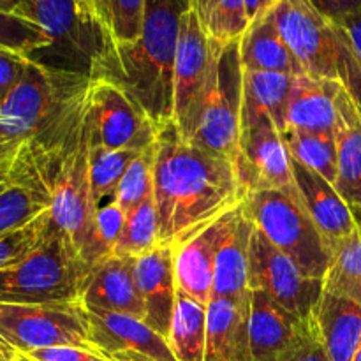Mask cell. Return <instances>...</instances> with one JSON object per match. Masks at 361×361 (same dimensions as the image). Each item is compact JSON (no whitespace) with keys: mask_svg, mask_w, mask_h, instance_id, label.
<instances>
[{"mask_svg":"<svg viewBox=\"0 0 361 361\" xmlns=\"http://www.w3.org/2000/svg\"><path fill=\"white\" fill-rule=\"evenodd\" d=\"M245 197L235 162L182 140L173 122L162 127L154 162L159 245H182Z\"/></svg>","mask_w":361,"mask_h":361,"instance_id":"1","label":"cell"},{"mask_svg":"<svg viewBox=\"0 0 361 361\" xmlns=\"http://www.w3.org/2000/svg\"><path fill=\"white\" fill-rule=\"evenodd\" d=\"M189 0H145L143 25L133 44L106 46L88 78L122 87L161 127L173 120V71Z\"/></svg>","mask_w":361,"mask_h":361,"instance_id":"2","label":"cell"},{"mask_svg":"<svg viewBox=\"0 0 361 361\" xmlns=\"http://www.w3.org/2000/svg\"><path fill=\"white\" fill-rule=\"evenodd\" d=\"M88 85V83H87ZM71 99L59 118L37 137V147L51 187V219L69 236L81 259L90 267L95 252V214L90 189V141L85 122V90Z\"/></svg>","mask_w":361,"mask_h":361,"instance_id":"3","label":"cell"},{"mask_svg":"<svg viewBox=\"0 0 361 361\" xmlns=\"http://www.w3.org/2000/svg\"><path fill=\"white\" fill-rule=\"evenodd\" d=\"M274 16L303 73L341 85L361 111V60L344 27L309 0H281Z\"/></svg>","mask_w":361,"mask_h":361,"instance_id":"4","label":"cell"},{"mask_svg":"<svg viewBox=\"0 0 361 361\" xmlns=\"http://www.w3.org/2000/svg\"><path fill=\"white\" fill-rule=\"evenodd\" d=\"M16 14L48 35V48L30 59L49 69L88 76L108 46V28L85 0H18Z\"/></svg>","mask_w":361,"mask_h":361,"instance_id":"5","label":"cell"},{"mask_svg":"<svg viewBox=\"0 0 361 361\" xmlns=\"http://www.w3.org/2000/svg\"><path fill=\"white\" fill-rule=\"evenodd\" d=\"M88 264L53 222L44 242L18 264L0 270V303L81 302Z\"/></svg>","mask_w":361,"mask_h":361,"instance_id":"6","label":"cell"},{"mask_svg":"<svg viewBox=\"0 0 361 361\" xmlns=\"http://www.w3.org/2000/svg\"><path fill=\"white\" fill-rule=\"evenodd\" d=\"M243 208L271 245L288 254L307 277L323 281L331 263V247L314 226L298 194L252 190L247 192Z\"/></svg>","mask_w":361,"mask_h":361,"instance_id":"7","label":"cell"},{"mask_svg":"<svg viewBox=\"0 0 361 361\" xmlns=\"http://www.w3.org/2000/svg\"><path fill=\"white\" fill-rule=\"evenodd\" d=\"M85 122L90 147L106 150L143 152L154 147L162 129L136 99L106 78H88Z\"/></svg>","mask_w":361,"mask_h":361,"instance_id":"8","label":"cell"},{"mask_svg":"<svg viewBox=\"0 0 361 361\" xmlns=\"http://www.w3.org/2000/svg\"><path fill=\"white\" fill-rule=\"evenodd\" d=\"M242 78L238 42L221 44L214 41V66L207 102L190 143L235 164L242 126Z\"/></svg>","mask_w":361,"mask_h":361,"instance_id":"9","label":"cell"},{"mask_svg":"<svg viewBox=\"0 0 361 361\" xmlns=\"http://www.w3.org/2000/svg\"><path fill=\"white\" fill-rule=\"evenodd\" d=\"M0 337L23 355L49 348L92 351L88 312L83 302L0 303Z\"/></svg>","mask_w":361,"mask_h":361,"instance_id":"10","label":"cell"},{"mask_svg":"<svg viewBox=\"0 0 361 361\" xmlns=\"http://www.w3.org/2000/svg\"><path fill=\"white\" fill-rule=\"evenodd\" d=\"M214 41L207 35L192 9L182 18L175 71H173V120L182 140L192 141L210 87Z\"/></svg>","mask_w":361,"mask_h":361,"instance_id":"11","label":"cell"},{"mask_svg":"<svg viewBox=\"0 0 361 361\" xmlns=\"http://www.w3.org/2000/svg\"><path fill=\"white\" fill-rule=\"evenodd\" d=\"M236 168L247 192L275 189L298 194L293 159L281 129L268 113L242 109Z\"/></svg>","mask_w":361,"mask_h":361,"instance_id":"12","label":"cell"},{"mask_svg":"<svg viewBox=\"0 0 361 361\" xmlns=\"http://www.w3.org/2000/svg\"><path fill=\"white\" fill-rule=\"evenodd\" d=\"M250 291H261L300 319H312L323 296L319 279H310L298 264L271 245L267 236L254 228L249 264Z\"/></svg>","mask_w":361,"mask_h":361,"instance_id":"13","label":"cell"},{"mask_svg":"<svg viewBox=\"0 0 361 361\" xmlns=\"http://www.w3.org/2000/svg\"><path fill=\"white\" fill-rule=\"evenodd\" d=\"M51 208V187L34 141L20 147L14 164L0 175V235Z\"/></svg>","mask_w":361,"mask_h":361,"instance_id":"14","label":"cell"},{"mask_svg":"<svg viewBox=\"0 0 361 361\" xmlns=\"http://www.w3.org/2000/svg\"><path fill=\"white\" fill-rule=\"evenodd\" d=\"M87 312L95 355L109 361H176L168 341L140 317L92 309Z\"/></svg>","mask_w":361,"mask_h":361,"instance_id":"15","label":"cell"},{"mask_svg":"<svg viewBox=\"0 0 361 361\" xmlns=\"http://www.w3.org/2000/svg\"><path fill=\"white\" fill-rule=\"evenodd\" d=\"M240 207L226 212L224 215L210 222L207 228L197 231L192 238L175 247L176 288L182 289L185 295L204 307L210 305L212 302L215 257H217L219 247L238 215Z\"/></svg>","mask_w":361,"mask_h":361,"instance_id":"16","label":"cell"},{"mask_svg":"<svg viewBox=\"0 0 361 361\" xmlns=\"http://www.w3.org/2000/svg\"><path fill=\"white\" fill-rule=\"evenodd\" d=\"M134 282L143 305V321L168 341L176 305L175 249L155 247L136 257Z\"/></svg>","mask_w":361,"mask_h":361,"instance_id":"17","label":"cell"},{"mask_svg":"<svg viewBox=\"0 0 361 361\" xmlns=\"http://www.w3.org/2000/svg\"><path fill=\"white\" fill-rule=\"evenodd\" d=\"M136 257L109 254L88 267L81 289L87 309L127 314L143 319V305L134 282Z\"/></svg>","mask_w":361,"mask_h":361,"instance_id":"18","label":"cell"},{"mask_svg":"<svg viewBox=\"0 0 361 361\" xmlns=\"http://www.w3.org/2000/svg\"><path fill=\"white\" fill-rule=\"evenodd\" d=\"M293 176L300 201L328 245L335 247L358 228V219L334 183L296 161H293Z\"/></svg>","mask_w":361,"mask_h":361,"instance_id":"19","label":"cell"},{"mask_svg":"<svg viewBox=\"0 0 361 361\" xmlns=\"http://www.w3.org/2000/svg\"><path fill=\"white\" fill-rule=\"evenodd\" d=\"M312 319H300L261 291L250 302V348L254 361H282L298 345Z\"/></svg>","mask_w":361,"mask_h":361,"instance_id":"20","label":"cell"},{"mask_svg":"<svg viewBox=\"0 0 361 361\" xmlns=\"http://www.w3.org/2000/svg\"><path fill=\"white\" fill-rule=\"evenodd\" d=\"M250 302L252 295L245 300H212L207 309L204 361H254Z\"/></svg>","mask_w":361,"mask_h":361,"instance_id":"21","label":"cell"},{"mask_svg":"<svg viewBox=\"0 0 361 361\" xmlns=\"http://www.w3.org/2000/svg\"><path fill=\"white\" fill-rule=\"evenodd\" d=\"M334 136L337 145L335 189L351 207L361 224V111L342 87L337 94Z\"/></svg>","mask_w":361,"mask_h":361,"instance_id":"22","label":"cell"},{"mask_svg":"<svg viewBox=\"0 0 361 361\" xmlns=\"http://www.w3.org/2000/svg\"><path fill=\"white\" fill-rule=\"evenodd\" d=\"M252 233L254 224L242 204L215 257L212 300H245L252 295L249 288Z\"/></svg>","mask_w":361,"mask_h":361,"instance_id":"23","label":"cell"},{"mask_svg":"<svg viewBox=\"0 0 361 361\" xmlns=\"http://www.w3.org/2000/svg\"><path fill=\"white\" fill-rule=\"evenodd\" d=\"M238 51L243 71L281 73L289 76L305 74L295 53L282 37L274 11L249 25L238 41Z\"/></svg>","mask_w":361,"mask_h":361,"instance_id":"24","label":"cell"},{"mask_svg":"<svg viewBox=\"0 0 361 361\" xmlns=\"http://www.w3.org/2000/svg\"><path fill=\"white\" fill-rule=\"evenodd\" d=\"M341 85L309 74L295 76L289 94L286 127L334 134Z\"/></svg>","mask_w":361,"mask_h":361,"instance_id":"25","label":"cell"},{"mask_svg":"<svg viewBox=\"0 0 361 361\" xmlns=\"http://www.w3.org/2000/svg\"><path fill=\"white\" fill-rule=\"evenodd\" d=\"M314 317L330 361H353L361 344V305L323 291Z\"/></svg>","mask_w":361,"mask_h":361,"instance_id":"26","label":"cell"},{"mask_svg":"<svg viewBox=\"0 0 361 361\" xmlns=\"http://www.w3.org/2000/svg\"><path fill=\"white\" fill-rule=\"evenodd\" d=\"M207 309L189 295L176 289L168 344L176 361H204L207 351Z\"/></svg>","mask_w":361,"mask_h":361,"instance_id":"27","label":"cell"},{"mask_svg":"<svg viewBox=\"0 0 361 361\" xmlns=\"http://www.w3.org/2000/svg\"><path fill=\"white\" fill-rule=\"evenodd\" d=\"M293 81L295 76L289 74L243 71L242 109L268 113L282 133L286 129V113Z\"/></svg>","mask_w":361,"mask_h":361,"instance_id":"28","label":"cell"},{"mask_svg":"<svg viewBox=\"0 0 361 361\" xmlns=\"http://www.w3.org/2000/svg\"><path fill=\"white\" fill-rule=\"evenodd\" d=\"M282 137L293 161L319 173L335 185L337 182V145L335 136L328 133L286 127Z\"/></svg>","mask_w":361,"mask_h":361,"instance_id":"29","label":"cell"},{"mask_svg":"<svg viewBox=\"0 0 361 361\" xmlns=\"http://www.w3.org/2000/svg\"><path fill=\"white\" fill-rule=\"evenodd\" d=\"M140 150H106L90 147V189L95 207L115 200L120 182Z\"/></svg>","mask_w":361,"mask_h":361,"instance_id":"30","label":"cell"},{"mask_svg":"<svg viewBox=\"0 0 361 361\" xmlns=\"http://www.w3.org/2000/svg\"><path fill=\"white\" fill-rule=\"evenodd\" d=\"M155 247H159V215L152 192L127 215L115 254L140 257L154 250Z\"/></svg>","mask_w":361,"mask_h":361,"instance_id":"31","label":"cell"},{"mask_svg":"<svg viewBox=\"0 0 361 361\" xmlns=\"http://www.w3.org/2000/svg\"><path fill=\"white\" fill-rule=\"evenodd\" d=\"M53 226L51 212L46 210L27 224L0 235V270L9 268L30 256L48 236Z\"/></svg>","mask_w":361,"mask_h":361,"instance_id":"32","label":"cell"},{"mask_svg":"<svg viewBox=\"0 0 361 361\" xmlns=\"http://www.w3.org/2000/svg\"><path fill=\"white\" fill-rule=\"evenodd\" d=\"M245 0H210L203 28L208 37L221 44L238 42L249 28Z\"/></svg>","mask_w":361,"mask_h":361,"instance_id":"33","label":"cell"},{"mask_svg":"<svg viewBox=\"0 0 361 361\" xmlns=\"http://www.w3.org/2000/svg\"><path fill=\"white\" fill-rule=\"evenodd\" d=\"M154 162L155 145L141 152L127 168L115 194L116 204L126 215H129L137 204L143 203L154 192Z\"/></svg>","mask_w":361,"mask_h":361,"instance_id":"34","label":"cell"},{"mask_svg":"<svg viewBox=\"0 0 361 361\" xmlns=\"http://www.w3.org/2000/svg\"><path fill=\"white\" fill-rule=\"evenodd\" d=\"M49 46L48 35L32 21L14 13L0 11V49L18 53L23 56H34Z\"/></svg>","mask_w":361,"mask_h":361,"instance_id":"35","label":"cell"},{"mask_svg":"<svg viewBox=\"0 0 361 361\" xmlns=\"http://www.w3.org/2000/svg\"><path fill=\"white\" fill-rule=\"evenodd\" d=\"M145 0H108V44H133L143 25Z\"/></svg>","mask_w":361,"mask_h":361,"instance_id":"36","label":"cell"},{"mask_svg":"<svg viewBox=\"0 0 361 361\" xmlns=\"http://www.w3.org/2000/svg\"><path fill=\"white\" fill-rule=\"evenodd\" d=\"M127 215L115 200L101 204L95 214V252L97 261L115 252L116 243L122 236Z\"/></svg>","mask_w":361,"mask_h":361,"instance_id":"37","label":"cell"},{"mask_svg":"<svg viewBox=\"0 0 361 361\" xmlns=\"http://www.w3.org/2000/svg\"><path fill=\"white\" fill-rule=\"evenodd\" d=\"M30 59L18 53L0 49V106L6 102L23 76Z\"/></svg>","mask_w":361,"mask_h":361,"instance_id":"38","label":"cell"},{"mask_svg":"<svg viewBox=\"0 0 361 361\" xmlns=\"http://www.w3.org/2000/svg\"><path fill=\"white\" fill-rule=\"evenodd\" d=\"M282 361H330L326 349L323 345V341H321L316 317H312V321L309 323V328H307L305 335L298 342V345Z\"/></svg>","mask_w":361,"mask_h":361,"instance_id":"39","label":"cell"},{"mask_svg":"<svg viewBox=\"0 0 361 361\" xmlns=\"http://www.w3.org/2000/svg\"><path fill=\"white\" fill-rule=\"evenodd\" d=\"M28 358L34 361H109L101 355L81 348H49L37 349V351L27 353Z\"/></svg>","mask_w":361,"mask_h":361,"instance_id":"40","label":"cell"},{"mask_svg":"<svg viewBox=\"0 0 361 361\" xmlns=\"http://www.w3.org/2000/svg\"><path fill=\"white\" fill-rule=\"evenodd\" d=\"M309 2L328 20L338 25L361 13V0H309Z\"/></svg>","mask_w":361,"mask_h":361,"instance_id":"41","label":"cell"},{"mask_svg":"<svg viewBox=\"0 0 361 361\" xmlns=\"http://www.w3.org/2000/svg\"><path fill=\"white\" fill-rule=\"evenodd\" d=\"M279 2H281V0H245L247 14H249L250 23L259 20V18L267 16L268 13H271Z\"/></svg>","mask_w":361,"mask_h":361,"instance_id":"42","label":"cell"},{"mask_svg":"<svg viewBox=\"0 0 361 361\" xmlns=\"http://www.w3.org/2000/svg\"><path fill=\"white\" fill-rule=\"evenodd\" d=\"M341 25L344 27V30L348 32L349 39H351L353 46H355L356 53H358V56L361 60V13L348 18V20L342 21Z\"/></svg>","mask_w":361,"mask_h":361,"instance_id":"43","label":"cell"},{"mask_svg":"<svg viewBox=\"0 0 361 361\" xmlns=\"http://www.w3.org/2000/svg\"><path fill=\"white\" fill-rule=\"evenodd\" d=\"M92 7L95 9V13L99 14L102 21H104L106 28H108V34H109V27H108V0H88Z\"/></svg>","mask_w":361,"mask_h":361,"instance_id":"44","label":"cell"},{"mask_svg":"<svg viewBox=\"0 0 361 361\" xmlns=\"http://www.w3.org/2000/svg\"><path fill=\"white\" fill-rule=\"evenodd\" d=\"M190 2V9L196 13V16L200 18L201 25L204 23V20H207V11H208V4H210V0H189Z\"/></svg>","mask_w":361,"mask_h":361,"instance_id":"45","label":"cell"},{"mask_svg":"<svg viewBox=\"0 0 361 361\" xmlns=\"http://www.w3.org/2000/svg\"><path fill=\"white\" fill-rule=\"evenodd\" d=\"M18 355H21V353L16 351V349H14L9 342L4 341V338L0 337V356L6 360H13V358H16Z\"/></svg>","mask_w":361,"mask_h":361,"instance_id":"46","label":"cell"},{"mask_svg":"<svg viewBox=\"0 0 361 361\" xmlns=\"http://www.w3.org/2000/svg\"><path fill=\"white\" fill-rule=\"evenodd\" d=\"M16 9H18V0H0V11L16 14Z\"/></svg>","mask_w":361,"mask_h":361,"instance_id":"47","label":"cell"},{"mask_svg":"<svg viewBox=\"0 0 361 361\" xmlns=\"http://www.w3.org/2000/svg\"><path fill=\"white\" fill-rule=\"evenodd\" d=\"M21 145H23V143H21ZM21 145H20V147H21ZM20 147H18V148H20ZM18 148H16V150H14V152H11V154L0 155V166H4V164H6V162H9L11 159L14 157V154H16V152H18Z\"/></svg>","mask_w":361,"mask_h":361,"instance_id":"48","label":"cell"},{"mask_svg":"<svg viewBox=\"0 0 361 361\" xmlns=\"http://www.w3.org/2000/svg\"><path fill=\"white\" fill-rule=\"evenodd\" d=\"M18 152H20V148H18ZM18 152H16V154H14V157H13V159H11V161H9V162H6V164H4V166H0V175H2V173H4V171H7V169H9V168H11V166H13V164H14V161H16V157H18Z\"/></svg>","mask_w":361,"mask_h":361,"instance_id":"49","label":"cell"},{"mask_svg":"<svg viewBox=\"0 0 361 361\" xmlns=\"http://www.w3.org/2000/svg\"><path fill=\"white\" fill-rule=\"evenodd\" d=\"M7 361H34L32 358H28L27 355H23V353H21V355H18L16 358H13V360H7Z\"/></svg>","mask_w":361,"mask_h":361,"instance_id":"50","label":"cell"},{"mask_svg":"<svg viewBox=\"0 0 361 361\" xmlns=\"http://www.w3.org/2000/svg\"><path fill=\"white\" fill-rule=\"evenodd\" d=\"M11 152H14V150H9V148H6V147H4L2 140H0V155H6V154H11Z\"/></svg>","mask_w":361,"mask_h":361,"instance_id":"51","label":"cell"},{"mask_svg":"<svg viewBox=\"0 0 361 361\" xmlns=\"http://www.w3.org/2000/svg\"><path fill=\"white\" fill-rule=\"evenodd\" d=\"M353 361H361V344H360L358 351H356V355H355V358H353Z\"/></svg>","mask_w":361,"mask_h":361,"instance_id":"52","label":"cell"},{"mask_svg":"<svg viewBox=\"0 0 361 361\" xmlns=\"http://www.w3.org/2000/svg\"><path fill=\"white\" fill-rule=\"evenodd\" d=\"M85 2H87L88 4V0H85ZM88 6H90V4H88ZM92 7V6H90ZM92 9H94V7H92ZM95 11V9H94ZM97 16H99V14H97ZM102 23H104V21H102Z\"/></svg>","mask_w":361,"mask_h":361,"instance_id":"53","label":"cell"},{"mask_svg":"<svg viewBox=\"0 0 361 361\" xmlns=\"http://www.w3.org/2000/svg\"><path fill=\"white\" fill-rule=\"evenodd\" d=\"M0 361H7L6 358H2V356H0Z\"/></svg>","mask_w":361,"mask_h":361,"instance_id":"54","label":"cell"}]
</instances>
